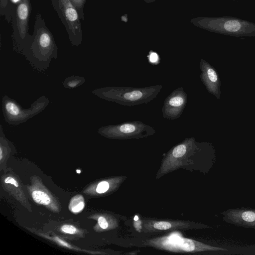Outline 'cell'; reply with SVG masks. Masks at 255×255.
<instances>
[{
	"mask_svg": "<svg viewBox=\"0 0 255 255\" xmlns=\"http://www.w3.org/2000/svg\"><path fill=\"white\" fill-rule=\"evenodd\" d=\"M5 111L9 117L18 118L21 114L20 107L14 101L8 100L4 104Z\"/></svg>",
	"mask_w": 255,
	"mask_h": 255,
	"instance_id": "cell-12",
	"label": "cell"
},
{
	"mask_svg": "<svg viewBox=\"0 0 255 255\" xmlns=\"http://www.w3.org/2000/svg\"><path fill=\"white\" fill-rule=\"evenodd\" d=\"M134 220H138V217L137 216H135L134 218Z\"/></svg>",
	"mask_w": 255,
	"mask_h": 255,
	"instance_id": "cell-25",
	"label": "cell"
},
{
	"mask_svg": "<svg viewBox=\"0 0 255 255\" xmlns=\"http://www.w3.org/2000/svg\"><path fill=\"white\" fill-rule=\"evenodd\" d=\"M55 239L61 245H62L65 247H68V248L70 247V246L68 243H67L65 242H64V241L61 240L59 238L55 237Z\"/></svg>",
	"mask_w": 255,
	"mask_h": 255,
	"instance_id": "cell-22",
	"label": "cell"
},
{
	"mask_svg": "<svg viewBox=\"0 0 255 255\" xmlns=\"http://www.w3.org/2000/svg\"><path fill=\"white\" fill-rule=\"evenodd\" d=\"M67 33L72 44L81 43L83 33L79 14L70 0H50Z\"/></svg>",
	"mask_w": 255,
	"mask_h": 255,
	"instance_id": "cell-3",
	"label": "cell"
},
{
	"mask_svg": "<svg viewBox=\"0 0 255 255\" xmlns=\"http://www.w3.org/2000/svg\"><path fill=\"white\" fill-rule=\"evenodd\" d=\"M224 220L228 223L246 228H255V209L237 208L223 213Z\"/></svg>",
	"mask_w": 255,
	"mask_h": 255,
	"instance_id": "cell-7",
	"label": "cell"
},
{
	"mask_svg": "<svg viewBox=\"0 0 255 255\" xmlns=\"http://www.w3.org/2000/svg\"><path fill=\"white\" fill-rule=\"evenodd\" d=\"M2 150L1 147H0V160H1L2 159Z\"/></svg>",
	"mask_w": 255,
	"mask_h": 255,
	"instance_id": "cell-23",
	"label": "cell"
},
{
	"mask_svg": "<svg viewBox=\"0 0 255 255\" xmlns=\"http://www.w3.org/2000/svg\"><path fill=\"white\" fill-rule=\"evenodd\" d=\"M99 131L104 136L117 139L139 138L153 135V128L141 121L123 123L101 128Z\"/></svg>",
	"mask_w": 255,
	"mask_h": 255,
	"instance_id": "cell-5",
	"label": "cell"
},
{
	"mask_svg": "<svg viewBox=\"0 0 255 255\" xmlns=\"http://www.w3.org/2000/svg\"><path fill=\"white\" fill-rule=\"evenodd\" d=\"M29 36L30 48L34 55L45 58L56 54L57 48L53 35L39 13L35 16L33 35Z\"/></svg>",
	"mask_w": 255,
	"mask_h": 255,
	"instance_id": "cell-4",
	"label": "cell"
},
{
	"mask_svg": "<svg viewBox=\"0 0 255 255\" xmlns=\"http://www.w3.org/2000/svg\"><path fill=\"white\" fill-rule=\"evenodd\" d=\"M84 198L81 195H77L73 197L69 205V210L73 213L80 212L84 208Z\"/></svg>",
	"mask_w": 255,
	"mask_h": 255,
	"instance_id": "cell-11",
	"label": "cell"
},
{
	"mask_svg": "<svg viewBox=\"0 0 255 255\" xmlns=\"http://www.w3.org/2000/svg\"><path fill=\"white\" fill-rule=\"evenodd\" d=\"M61 229L63 232L69 234H74L77 232V229L75 227L69 225H64Z\"/></svg>",
	"mask_w": 255,
	"mask_h": 255,
	"instance_id": "cell-18",
	"label": "cell"
},
{
	"mask_svg": "<svg viewBox=\"0 0 255 255\" xmlns=\"http://www.w3.org/2000/svg\"><path fill=\"white\" fill-rule=\"evenodd\" d=\"M78 173H80V170H77Z\"/></svg>",
	"mask_w": 255,
	"mask_h": 255,
	"instance_id": "cell-26",
	"label": "cell"
},
{
	"mask_svg": "<svg viewBox=\"0 0 255 255\" xmlns=\"http://www.w3.org/2000/svg\"><path fill=\"white\" fill-rule=\"evenodd\" d=\"M109 188V183L106 181H102L98 184L96 191L98 193L101 194L106 192Z\"/></svg>",
	"mask_w": 255,
	"mask_h": 255,
	"instance_id": "cell-17",
	"label": "cell"
},
{
	"mask_svg": "<svg viewBox=\"0 0 255 255\" xmlns=\"http://www.w3.org/2000/svg\"><path fill=\"white\" fill-rule=\"evenodd\" d=\"M191 22L195 26L215 33L236 37L255 36V23L230 16L199 17Z\"/></svg>",
	"mask_w": 255,
	"mask_h": 255,
	"instance_id": "cell-2",
	"label": "cell"
},
{
	"mask_svg": "<svg viewBox=\"0 0 255 255\" xmlns=\"http://www.w3.org/2000/svg\"><path fill=\"white\" fill-rule=\"evenodd\" d=\"M80 80L79 79H72L67 83V86L69 88H74L79 84Z\"/></svg>",
	"mask_w": 255,
	"mask_h": 255,
	"instance_id": "cell-20",
	"label": "cell"
},
{
	"mask_svg": "<svg viewBox=\"0 0 255 255\" xmlns=\"http://www.w3.org/2000/svg\"><path fill=\"white\" fill-rule=\"evenodd\" d=\"M32 197L33 200L37 203L46 205L50 203V198L45 192L35 190L32 193Z\"/></svg>",
	"mask_w": 255,
	"mask_h": 255,
	"instance_id": "cell-13",
	"label": "cell"
},
{
	"mask_svg": "<svg viewBox=\"0 0 255 255\" xmlns=\"http://www.w3.org/2000/svg\"><path fill=\"white\" fill-rule=\"evenodd\" d=\"M181 249L186 252H200L208 250L227 251L226 249L211 246L187 239H183L180 244Z\"/></svg>",
	"mask_w": 255,
	"mask_h": 255,
	"instance_id": "cell-10",
	"label": "cell"
},
{
	"mask_svg": "<svg viewBox=\"0 0 255 255\" xmlns=\"http://www.w3.org/2000/svg\"><path fill=\"white\" fill-rule=\"evenodd\" d=\"M31 10L30 0H20L16 7V32L21 40H24L28 33L29 20Z\"/></svg>",
	"mask_w": 255,
	"mask_h": 255,
	"instance_id": "cell-8",
	"label": "cell"
},
{
	"mask_svg": "<svg viewBox=\"0 0 255 255\" xmlns=\"http://www.w3.org/2000/svg\"><path fill=\"white\" fill-rule=\"evenodd\" d=\"M147 57L149 62L152 64L156 65L159 62V57L155 52L150 51L147 55Z\"/></svg>",
	"mask_w": 255,
	"mask_h": 255,
	"instance_id": "cell-16",
	"label": "cell"
},
{
	"mask_svg": "<svg viewBox=\"0 0 255 255\" xmlns=\"http://www.w3.org/2000/svg\"><path fill=\"white\" fill-rule=\"evenodd\" d=\"M98 224L99 226L103 229H106L108 227V224L106 219L101 216L98 218Z\"/></svg>",
	"mask_w": 255,
	"mask_h": 255,
	"instance_id": "cell-19",
	"label": "cell"
},
{
	"mask_svg": "<svg viewBox=\"0 0 255 255\" xmlns=\"http://www.w3.org/2000/svg\"><path fill=\"white\" fill-rule=\"evenodd\" d=\"M4 182L6 183L11 184L13 185L14 186H15V187L18 186V184L17 182V181L14 179H13V178H12L11 177H6L4 179Z\"/></svg>",
	"mask_w": 255,
	"mask_h": 255,
	"instance_id": "cell-21",
	"label": "cell"
},
{
	"mask_svg": "<svg viewBox=\"0 0 255 255\" xmlns=\"http://www.w3.org/2000/svg\"><path fill=\"white\" fill-rule=\"evenodd\" d=\"M171 226V224L170 223L164 221L157 222L153 225V227L155 229L160 230L169 229Z\"/></svg>",
	"mask_w": 255,
	"mask_h": 255,
	"instance_id": "cell-15",
	"label": "cell"
},
{
	"mask_svg": "<svg viewBox=\"0 0 255 255\" xmlns=\"http://www.w3.org/2000/svg\"><path fill=\"white\" fill-rule=\"evenodd\" d=\"M200 78L207 91L219 98L220 82L218 75L213 67L203 59L200 62Z\"/></svg>",
	"mask_w": 255,
	"mask_h": 255,
	"instance_id": "cell-9",
	"label": "cell"
},
{
	"mask_svg": "<svg viewBox=\"0 0 255 255\" xmlns=\"http://www.w3.org/2000/svg\"><path fill=\"white\" fill-rule=\"evenodd\" d=\"M187 99L183 87L173 90L164 101L161 109L163 118L171 120L180 118L186 106Z\"/></svg>",
	"mask_w": 255,
	"mask_h": 255,
	"instance_id": "cell-6",
	"label": "cell"
},
{
	"mask_svg": "<svg viewBox=\"0 0 255 255\" xmlns=\"http://www.w3.org/2000/svg\"><path fill=\"white\" fill-rule=\"evenodd\" d=\"M73 5L76 9L80 18L82 20H85L84 8L86 0H70Z\"/></svg>",
	"mask_w": 255,
	"mask_h": 255,
	"instance_id": "cell-14",
	"label": "cell"
},
{
	"mask_svg": "<svg viewBox=\"0 0 255 255\" xmlns=\"http://www.w3.org/2000/svg\"><path fill=\"white\" fill-rule=\"evenodd\" d=\"M162 88L161 85L142 88L109 87L99 90L102 98L126 106L147 103L155 99Z\"/></svg>",
	"mask_w": 255,
	"mask_h": 255,
	"instance_id": "cell-1",
	"label": "cell"
},
{
	"mask_svg": "<svg viewBox=\"0 0 255 255\" xmlns=\"http://www.w3.org/2000/svg\"><path fill=\"white\" fill-rule=\"evenodd\" d=\"M154 0H144V1H145L146 2H152Z\"/></svg>",
	"mask_w": 255,
	"mask_h": 255,
	"instance_id": "cell-24",
	"label": "cell"
}]
</instances>
